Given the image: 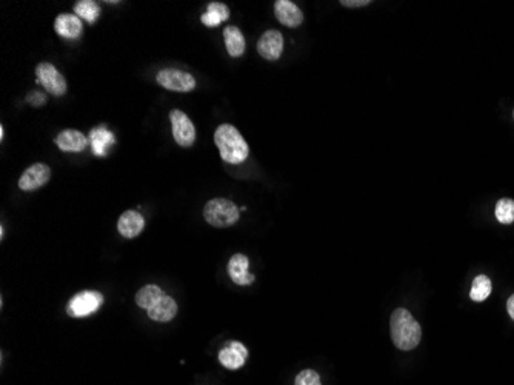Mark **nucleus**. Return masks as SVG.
I'll return each instance as SVG.
<instances>
[{"instance_id": "3", "label": "nucleus", "mask_w": 514, "mask_h": 385, "mask_svg": "<svg viewBox=\"0 0 514 385\" xmlns=\"http://www.w3.org/2000/svg\"><path fill=\"white\" fill-rule=\"evenodd\" d=\"M203 217L212 227L226 229V227H231L239 221L241 211L234 202L224 198H216L207 202V205L203 208Z\"/></svg>"}, {"instance_id": "19", "label": "nucleus", "mask_w": 514, "mask_h": 385, "mask_svg": "<svg viewBox=\"0 0 514 385\" xmlns=\"http://www.w3.org/2000/svg\"><path fill=\"white\" fill-rule=\"evenodd\" d=\"M228 19H229V8L225 4L211 2L207 8V13L202 15V23L208 28H215Z\"/></svg>"}, {"instance_id": "25", "label": "nucleus", "mask_w": 514, "mask_h": 385, "mask_svg": "<svg viewBox=\"0 0 514 385\" xmlns=\"http://www.w3.org/2000/svg\"><path fill=\"white\" fill-rule=\"evenodd\" d=\"M28 102H31V104H33V105H43L45 102H46V97H45V94L34 91V93H31L29 96H28Z\"/></svg>"}, {"instance_id": "13", "label": "nucleus", "mask_w": 514, "mask_h": 385, "mask_svg": "<svg viewBox=\"0 0 514 385\" xmlns=\"http://www.w3.org/2000/svg\"><path fill=\"white\" fill-rule=\"evenodd\" d=\"M274 14L276 19L288 28H297L304 22V14L300 8L290 0H278L274 4Z\"/></svg>"}, {"instance_id": "26", "label": "nucleus", "mask_w": 514, "mask_h": 385, "mask_svg": "<svg viewBox=\"0 0 514 385\" xmlns=\"http://www.w3.org/2000/svg\"><path fill=\"white\" fill-rule=\"evenodd\" d=\"M341 5L348 8H356V6H365L370 5V0H342Z\"/></svg>"}, {"instance_id": "28", "label": "nucleus", "mask_w": 514, "mask_h": 385, "mask_svg": "<svg viewBox=\"0 0 514 385\" xmlns=\"http://www.w3.org/2000/svg\"><path fill=\"white\" fill-rule=\"evenodd\" d=\"M4 135H5V133H4V127H2V128H0V139H2V140H4Z\"/></svg>"}, {"instance_id": "23", "label": "nucleus", "mask_w": 514, "mask_h": 385, "mask_svg": "<svg viewBox=\"0 0 514 385\" xmlns=\"http://www.w3.org/2000/svg\"><path fill=\"white\" fill-rule=\"evenodd\" d=\"M496 219L503 225H510L514 222V201L513 199H501L496 203Z\"/></svg>"}, {"instance_id": "27", "label": "nucleus", "mask_w": 514, "mask_h": 385, "mask_svg": "<svg viewBox=\"0 0 514 385\" xmlns=\"http://www.w3.org/2000/svg\"><path fill=\"white\" fill-rule=\"evenodd\" d=\"M507 311L510 314V318L514 320V295L510 296V299L507 302Z\"/></svg>"}, {"instance_id": "7", "label": "nucleus", "mask_w": 514, "mask_h": 385, "mask_svg": "<svg viewBox=\"0 0 514 385\" xmlns=\"http://www.w3.org/2000/svg\"><path fill=\"white\" fill-rule=\"evenodd\" d=\"M170 121L173 127V136L177 145L188 148L194 144L196 140V128L191 119L180 109H173L170 113Z\"/></svg>"}, {"instance_id": "8", "label": "nucleus", "mask_w": 514, "mask_h": 385, "mask_svg": "<svg viewBox=\"0 0 514 385\" xmlns=\"http://www.w3.org/2000/svg\"><path fill=\"white\" fill-rule=\"evenodd\" d=\"M51 170L45 163H34L22 173L19 177V188L22 191H36L50 182Z\"/></svg>"}, {"instance_id": "5", "label": "nucleus", "mask_w": 514, "mask_h": 385, "mask_svg": "<svg viewBox=\"0 0 514 385\" xmlns=\"http://www.w3.org/2000/svg\"><path fill=\"white\" fill-rule=\"evenodd\" d=\"M156 81L165 90L176 91V93H189L196 88V79L187 72L174 68L161 69L156 76Z\"/></svg>"}, {"instance_id": "15", "label": "nucleus", "mask_w": 514, "mask_h": 385, "mask_svg": "<svg viewBox=\"0 0 514 385\" xmlns=\"http://www.w3.org/2000/svg\"><path fill=\"white\" fill-rule=\"evenodd\" d=\"M54 29L63 39H79L82 36V20L74 14H60L54 22Z\"/></svg>"}, {"instance_id": "22", "label": "nucleus", "mask_w": 514, "mask_h": 385, "mask_svg": "<svg viewBox=\"0 0 514 385\" xmlns=\"http://www.w3.org/2000/svg\"><path fill=\"white\" fill-rule=\"evenodd\" d=\"M492 295V281L485 274H479V276L473 281L470 297L474 302H484L487 297Z\"/></svg>"}, {"instance_id": "1", "label": "nucleus", "mask_w": 514, "mask_h": 385, "mask_svg": "<svg viewBox=\"0 0 514 385\" xmlns=\"http://www.w3.org/2000/svg\"><path fill=\"white\" fill-rule=\"evenodd\" d=\"M390 332L394 345L403 351L416 349L422 337L421 325L405 309L394 310L390 319Z\"/></svg>"}, {"instance_id": "2", "label": "nucleus", "mask_w": 514, "mask_h": 385, "mask_svg": "<svg viewBox=\"0 0 514 385\" xmlns=\"http://www.w3.org/2000/svg\"><path fill=\"white\" fill-rule=\"evenodd\" d=\"M215 144L220 153V157L228 163L239 165L248 159L250 148L247 140L242 137L236 127L224 123L215 133Z\"/></svg>"}, {"instance_id": "6", "label": "nucleus", "mask_w": 514, "mask_h": 385, "mask_svg": "<svg viewBox=\"0 0 514 385\" xmlns=\"http://www.w3.org/2000/svg\"><path fill=\"white\" fill-rule=\"evenodd\" d=\"M36 76L37 82L41 83L46 93L53 94V96L60 97L67 93V81L65 77L59 73V69L48 62H43V64H39L36 68Z\"/></svg>"}, {"instance_id": "11", "label": "nucleus", "mask_w": 514, "mask_h": 385, "mask_svg": "<svg viewBox=\"0 0 514 385\" xmlns=\"http://www.w3.org/2000/svg\"><path fill=\"white\" fill-rule=\"evenodd\" d=\"M248 266H250L248 257L242 253H237L229 259L228 274L234 284L243 287V285H251L252 282H255V274H251L248 271Z\"/></svg>"}, {"instance_id": "17", "label": "nucleus", "mask_w": 514, "mask_h": 385, "mask_svg": "<svg viewBox=\"0 0 514 385\" xmlns=\"http://www.w3.org/2000/svg\"><path fill=\"white\" fill-rule=\"evenodd\" d=\"M90 142L93 147V151L99 157H104L108 153V148L111 147L116 139L114 135L108 128H93L90 133Z\"/></svg>"}, {"instance_id": "29", "label": "nucleus", "mask_w": 514, "mask_h": 385, "mask_svg": "<svg viewBox=\"0 0 514 385\" xmlns=\"http://www.w3.org/2000/svg\"><path fill=\"white\" fill-rule=\"evenodd\" d=\"M513 117H514V112H513Z\"/></svg>"}, {"instance_id": "21", "label": "nucleus", "mask_w": 514, "mask_h": 385, "mask_svg": "<svg viewBox=\"0 0 514 385\" xmlns=\"http://www.w3.org/2000/svg\"><path fill=\"white\" fill-rule=\"evenodd\" d=\"M74 11L79 19H83L88 22L90 25H93V23H96L99 19L100 6L96 2H93V0H81V2H77L74 5Z\"/></svg>"}, {"instance_id": "16", "label": "nucleus", "mask_w": 514, "mask_h": 385, "mask_svg": "<svg viewBox=\"0 0 514 385\" xmlns=\"http://www.w3.org/2000/svg\"><path fill=\"white\" fill-rule=\"evenodd\" d=\"M148 318L156 322H170L177 314V302L171 296L165 295L162 299L147 310Z\"/></svg>"}, {"instance_id": "18", "label": "nucleus", "mask_w": 514, "mask_h": 385, "mask_svg": "<svg viewBox=\"0 0 514 385\" xmlns=\"http://www.w3.org/2000/svg\"><path fill=\"white\" fill-rule=\"evenodd\" d=\"M226 51L231 58H241L245 53V37L237 27H226L224 29Z\"/></svg>"}, {"instance_id": "9", "label": "nucleus", "mask_w": 514, "mask_h": 385, "mask_svg": "<svg viewBox=\"0 0 514 385\" xmlns=\"http://www.w3.org/2000/svg\"><path fill=\"white\" fill-rule=\"evenodd\" d=\"M257 51L266 60H278L283 51V36L278 29H270L257 42Z\"/></svg>"}, {"instance_id": "20", "label": "nucleus", "mask_w": 514, "mask_h": 385, "mask_svg": "<svg viewBox=\"0 0 514 385\" xmlns=\"http://www.w3.org/2000/svg\"><path fill=\"white\" fill-rule=\"evenodd\" d=\"M163 296H165V292L161 287L145 285V287H142L137 292L136 304L139 305L140 309L148 310V309H151L154 304L159 302Z\"/></svg>"}, {"instance_id": "14", "label": "nucleus", "mask_w": 514, "mask_h": 385, "mask_svg": "<svg viewBox=\"0 0 514 385\" xmlns=\"http://www.w3.org/2000/svg\"><path fill=\"white\" fill-rule=\"evenodd\" d=\"M54 142L59 147V150L65 153H81L85 150L90 140L83 136V133L69 128L59 133Z\"/></svg>"}, {"instance_id": "12", "label": "nucleus", "mask_w": 514, "mask_h": 385, "mask_svg": "<svg viewBox=\"0 0 514 385\" xmlns=\"http://www.w3.org/2000/svg\"><path fill=\"white\" fill-rule=\"evenodd\" d=\"M145 229V219L140 213L134 210H128L119 217L117 221V230L121 233V236L126 239H134L144 231Z\"/></svg>"}, {"instance_id": "24", "label": "nucleus", "mask_w": 514, "mask_h": 385, "mask_svg": "<svg viewBox=\"0 0 514 385\" xmlns=\"http://www.w3.org/2000/svg\"><path fill=\"white\" fill-rule=\"evenodd\" d=\"M296 385H322L320 376L314 370H304L297 374Z\"/></svg>"}, {"instance_id": "4", "label": "nucleus", "mask_w": 514, "mask_h": 385, "mask_svg": "<svg viewBox=\"0 0 514 385\" xmlns=\"http://www.w3.org/2000/svg\"><path fill=\"white\" fill-rule=\"evenodd\" d=\"M102 304H104V296L94 290H85V292L77 293L71 297L68 302L67 313L71 318H86L90 314L96 313Z\"/></svg>"}, {"instance_id": "10", "label": "nucleus", "mask_w": 514, "mask_h": 385, "mask_svg": "<svg viewBox=\"0 0 514 385\" xmlns=\"http://www.w3.org/2000/svg\"><path fill=\"white\" fill-rule=\"evenodd\" d=\"M247 356H248L247 347L241 342L231 341L219 351V363L225 368H228V370H237V368L243 367Z\"/></svg>"}]
</instances>
